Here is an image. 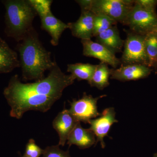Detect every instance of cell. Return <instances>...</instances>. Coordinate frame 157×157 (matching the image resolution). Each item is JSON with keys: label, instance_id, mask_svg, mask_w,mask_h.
<instances>
[{"label": "cell", "instance_id": "6da1fadb", "mask_svg": "<svg viewBox=\"0 0 157 157\" xmlns=\"http://www.w3.org/2000/svg\"><path fill=\"white\" fill-rule=\"evenodd\" d=\"M75 79L63 73L57 63L47 77L33 83H22L18 75H14L3 93L11 107L10 116L19 119L30 110L47 112Z\"/></svg>", "mask_w": 157, "mask_h": 157}, {"label": "cell", "instance_id": "7a4b0ae2", "mask_svg": "<svg viewBox=\"0 0 157 157\" xmlns=\"http://www.w3.org/2000/svg\"><path fill=\"white\" fill-rule=\"evenodd\" d=\"M16 49L19 52L23 80L43 79L45 71H50L56 64L52 60L50 52L43 47L33 27L17 44Z\"/></svg>", "mask_w": 157, "mask_h": 157}, {"label": "cell", "instance_id": "3957f363", "mask_svg": "<svg viewBox=\"0 0 157 157\" xmlns=\"http://www.w3.org/2000/svg\"><path fill=\"white\" fill-rule=\"evenodd\" d=\"M2 2L6 10L5 33L8 37L21 42L33 28L36 11L30 1L6 0Z\"/></svg>", "mask_w": 157, "mask_h": 157}, {"label": "cell", "instance_id": "277c9868", "mask_svg": "<svg viewBox=\"0 0 157 157\" xmlns=\"http://www.w3.org/2000/svg\"><path fill=\"white\" fill-rule=\"evenodd\" d=\"M134 4L132 0H91L89 11L125 25Z\"/></svg>", "mask_w": 157, "mask_h": 157}, {"label": "cell", "instance_id": "5b68a950", "mask_svg": "<svg viewBox=\"0 0 157 157\" xmlns=\"http://www.w3.org/2000/svg\"><path fill=\"white\" fill-rule=\"evenodd\" d=\"M125 25L129 27L131 32L142 36L153 33L157 28L156 12L143 9L135 1Z\"/></svg>", "mask_w": 157, "mask_h": 157}, {"label": "cell", "instance_id": "8992f818", "mask_svg": "<svg viewBox=\"0 0 157 157\" xmlns=\"http://www.w3.org/2000/svg\"><path fill=\"white\" fill-rule=\"evenodd\" d=\"M124 51L121 58L122 64H140L148 67L145 48V36L127 31Z\"/></svg>", "mask_w": 157, "mask_h": 157}, {"label": "cell", "instance_id": "52a82bcc", "mask_svg": "<svg viewBox=\"0 0 157 157\" xmlns=\"http://www.w3.org/2000/svg\"><path fill=\"white\" fill-rule=\"evenodd\" d=\"M105 96L106 95H103L94 98L84 93L82 98L70 102V108L68 110L77 121L89 124L91 120L101 115L98 111L97 103L99 99Z\"/></svg>", "mask_w": 157, "mask_h": 157}, {"label": "cell", "instance_id": "ba28073f", "mask_svg": "<svg viewBox=\"0 0 157 157\" xmlns=\"http://www.w3.org/2000/svg\"><path fill=\"white\" fill-rule=\"evenodd\" d=\"M118 122V121L116 118L115 109L112 107L106 108L99 117L90 121L89 124L90 127L89 128L95 135L96 144L100 142L102 148L105 147L104 137L108 135L113 124Z\"/></svg>", "mask_w": 157, "mask_h": 157}, {"label": "cell", "instance_id": "9c48e42d", "mask_svg": "<svg viewBox=\"0 0 157 157\" xmlns=\"http://www.w3.org/2000/svg\"><path fill=\"white\" fill-rule=\"evenodd\" d=\"M81 43L85 56L98 59L114 69L121 64V59L116 56L115 54L100 43L93 42L91 39L81 40Z\"/></svg>", "mask_w": 157, "mask_h": 157}, {"label": "cell", "instance_id": "30bf717a", "mask_svg": "<svg viewBox=\"0 0 157 157\" xmlns=\"http://www.w3.org/2000/svg\"><path fill=\"white\" fill-rule=\"evenodd\" d=\"M153 69L140 64H121L118 69H112L110 78L121 82L137 80L148 77Z\"/></svg>", "mask_w": 157, "mask_h": 157}, {"label": "cell", "instance_id": "8fae6325", "mask_svg": "<svg viewBox=\"0 0 157 157\" xmlns=\"http://www.w3.org/2000/svg\"><path fill=\"white\" fill-rule=\"evenodd\" d=\"M95 14L90 11L81 10L77 21L68 23L73 36L83 39H91L93 37Z\"/></svg>", "mask_w": 157, "mask_h": 157}, {"label": "cell", "instance_id": "7c38bea8", "mask_svg": "<svg viewBox=\"0 0 157 157\" xmlns=\"http://www.w3.org/2000/svg\"><path fill=\"white\" fill-rule=\"evenodd\" d=\"M69 110L64 109L59 113L52 121V127L58 134L59 146H64L68 137L78 123Z\"/></svg>", "mask_w": 157, "mask_h": 157}, {"label": "cell", "instance_id": "4fadbf2b", "mask_svg": "<svg viewBox=\"0 0 157 157\" xmlns=\"http://www.w3.org/2000/svg\"><path fill=\"white\" fill-rule=\"evenodd\" d=\"M41 28L48 32L51 37V43L54 46L59 44V40L62 33L69 29L68 24L65 23L56 17L51 11L40 15Z\"/></svg>", "mask_w": 157, "mask_h": 157}, {"label": "cell", "instance_id": "5bb4252c", "mask_svg": "<svg viewBox=\"0 0 157 157\" xmlns=\"http://www.w3.org/2000/svg\"><path fill=\"white\" fill-rule=\"evenodd\" d=\"M97 139L94 132L90 128L86 129L78 122L68 137L67 144L69 147L75 145L81 149L88 148L96 144Z\"/></svg>", "mask_w": 157, "mask_h": 157}, {"label": "cell", "instance_id": "9a60e30c", "mask_svg": "<svg viewBox=\"0 0 157 157\" xmlns=\"http://www.w3.org/2000/svg\"><path fill=\"white\" fill-rule=\"evenodd\" d=\"M96 42L100 43L115 54L120 52L124 41L121 39L117 25H114L96 36Z\"/></svg>", "mask_w": 157, "mask_h": 157}, {"label": "cell", "instance_id": "2e32d148", "mask_svg": "<svg viewBox=\"0 0 157 157\" xmlns=\"http://www.w3.org/2000/svg\"><path fill=\"white\" fill-rule=\"evenodd\" d=\"M20 67V63L16 52L0 37V74L12 72Z\"/></svg>", "mask_w": 157, "mask_h": 157}, {"label": "cell", "instance_id": "e0dca14e", "mask_svg": "<svg viewBox=\"0 0 157 157\" xmlns=\"http://www.w3.org/2000/svg\"><path fill=\"white\" fill-rule=\"evenodd\" d=\"M112 70L109 69L107 64L101 62L97 65L94 73L88 83L91 86L98 89H104L109 85V77L111 76Z\"/></svg>", "mask_w": 157, "mask_h": 157}, {"label": "cell", "instance_id": "ac0fdd59", "mask_svg": "<svg viewBox=\"0 0 157 157\" xmlns=\"http://www.w3.org/2000/svg\"><path fill=\"white\" fill-rule=\"evenodd\" d=\"M97 67V65L90 63L70 64L68 65L67 72L79 81L84 80L89 82L92 77Z\"/></svg>", "mask_w": 157, "mask_h": 157}, {"label": "cell", "instance_id": "d6986e66", "mask_svg": "<svg viewBox=\"0 0 157 157\" xmlns=\"http://www.w3.org/2000/svg\"><path fill=\"white\" fill-rule=\"evenodd\" d=\"M145 48L148 67L155 68L157 67V36L154 32L145 35Z\"/></svg>", "mask_w": 157, "mask_h": 157}, {"label": "cell", "instance_id": "ffe728a7", "mask_svg": "<svg viewBox=\"0 0 157 157\" xmlns=\"http://www.w3.org/2000/svg\"><path fill=\"white\" fill-rule=\"evenodd\" d=\"M117 22L107 16L95 15L94 19L93 37H96L107 30L116 25Z\"/></svg>", "mask_w": 157, "mask_h": 157}, {"label": "cell", "instance_id": "44dd1931", "mask_svg": "<svg viewBox=\"0 0 157 157\" xmlns=\"http://www.w3.org/2000/svg\"><path fill=\"white\" fill-rule=\"evenodd\" d=\"M42 157H71L69 151H64L56 145L47 146L44 149Z\"/></svg>", "mask_w": 157, "mask_h": 157}, {"label": "cell", "instance_id": "7402d4cb", "mask_svg": "<svg viewBox=\"0 0 157 157\" xmlns=\"http://www.w3.org/2000/svg\"><path fill=\"white\" fill-rule=\"evenodd\" d=\"M44 149L37 145L35 140L30 139L26 145L25 155L29 157H39L43 155Z\"/></svg>", "mask_w": 157, "mask_h": 157}, {"label": "cell", "instance_id": "603a6c76", "mask_svg": "<svg viewBox=\"0 0 157 157\" xmlns=\"http://www.w3.org/2000/svg\"><path fill=\"white\" fill-rule=\"evenodd\" d=\"M30 2L39 16L51 11L50 6L52 1L30 0Z\"/></svg>", "mask_w": 157, "mask_h": 157}, {"label": "cell", "instance_id": "cb8c5ba5", "mask_svg": "<svg viewBox=\"0 0 157 157\" xmlns=\"http://www.w3.org/2000/svg\"><path fill=\"white\" fill-rule=\"evenodd\" d=\"M135 2L147 11L156 12L157 0H136Z\"/></svg>", "mask_w": 157, "mask_h": 157}, {"label": "cell", "instance_id": "d4e9b609", "mask_svg": "<svg viewBox=\"0 0 157 157\" xmlns=\"http://www.w3.org/2000/svg\"><path fill=\"white\" fill-rule=\"evenodd\" d=\"M155 72L156 74L157 73V67H156L155 68Z\"/></svg>", "mask_w": 157, "mask_h": 157}, {"label": "cell", "instance_id": "484cf974", "mask_svg": "<svg viewBox=\"0 0 157 157\" xmlns=\"http://www.w3.org/2000/svg\"><path fill=\"white\" fill-rule=\"evenodd\" d=\"M153 157H157V152L154 155Z\"/></svg>", "mask_w": 157, "mask_h": 157}, {"label": "cell", "instance_id": "4316f807", "mask_svg": "<svg viewBox=\"0 0 157 157\" xmlns=\"http://www.w3.org/2000/svg\"><path fill=\"white\" fill-rule=\"evenodd\" d=\"M154 33L156 34V35L157 36V28L155 30V31Z\"/></svg>", "mask_w": 157, "mask_h": 157}, {"label": "cell", "instance_id": "83f0119b", "mask_svg": "<svg viewBox=\"0 0 157 157\" xmlns=\"http://www.w3.org/2000/svg\"><path fill=\"white\" fill-rule=\"evenodd\" d=\"M20 157H29L25 155H24Z\"/></svg>", "mask_w": 157, "mask_h": 157}]
</instances>
